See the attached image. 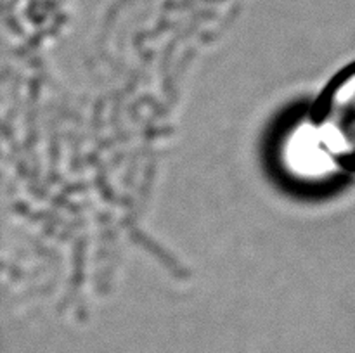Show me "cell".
Returning a JSON list of instances; mask_svg holds the SVG:
<instances>
[{
    "mask_svg": "<svg viewBox=\"0 0 355 353\" xmlns=\"http://www.w3.org/2000/svg\"><path fill=\"white\" fill-rule=\"evenodd\" d=\"M309 116L342 173L355 175V62L324 87Z\"/></svg>",
    "mask_w": 355,
    "mask_h": 353,
    "instance_id": "cell-1",
    "label": "cell"
},
{
    "mask_svg": "<svg viewBox=\"0 0 355 353\" xmlns=\"http://www.w3.org/2000/svg\"><path fill=\"white\" fill-rule=\"evenodd\" d=\"M279 159L284 172L302 183H322L342 173L311 116L288 128L281 138Z\"/></svg>",
    "mask_w": 355,
    "mask_h": 353,
    "instance_id": "cell-2",
    "label": "cell"
}]
</instances>
